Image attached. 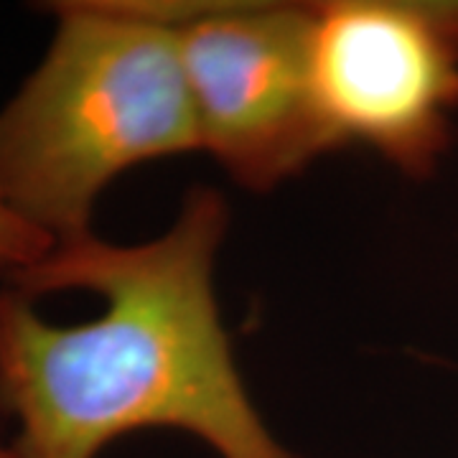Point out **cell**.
Instances as JSON below:
<instances>
[{
  "label": "cell",
  "mask_w": 458,
  "mask_h": 458,
  "mask_svg": "<svg viewBox=\"0 0 458 458\" xmlns=\"http://www.w3.org/2000/svg\"><path fill=\"white\" fill-rule=\"evenodd\" d=\"M44 62L0 113V199L56 245L89 232L110 181L201 148L161 3H59Z\"/></svg>",
  "instance_id": "7a4b0ae2"
},
{
  "label": "cell",
  "mask_w": 458,
  "mask_h": 458,
  "mask_svg": "<svg viewBox=\"0 0 458 458\" xmlns=\"http://www.w3.org/2000/svg\"><path fill=\"white\" fill-rule=\"evenodd\" d=\"M311 69L336 148L369 146L412 179L436 174L458 113V0L311 5Z\"/></svg>",
  "instance_id": "277c9868"
},
{
  "label": "cell",
  "mask_w": 458,
  "mask_h": 458,
  "mask_svg": "<svg viewBox=\"0 0 458 458\" xmlns=\"http://www.w3.org/2000/svg\"><path fill=\"white\" fill-rule=\"evenodd\" d=\"M56 242L0 199V276L13 278L41 262Z\"/></svg>",
  "instance_id": "5b68a950"
},
{
  "label": "cell",
  "mask_w": 458,
  "mask_h": 458,
  "mask_svg": "<svg viewBox=\"0 0 458 458\" xmlns=\"http://www.w3.org/2000/svg\"><path fill=\"white\" fill-rule=\"evenodd\" d=\"M0 458H18L16 451H13V445H11V448H3V445H0Z\"/></svg>",
  "instance_id": "8992f818"
},
{
  "label": "cell",
  "mask_w": 458,
  "mask_h": 458,
  "mask_svg": "<svg viewBox=\"0 0 458 458\" xmlns=\"http://www.w3.org/2000/svg\"><path fill=\"white\" fill-rule=\"evenodd\" d=\"M227 204L194 189L146 245L62 242L0 291V412L18 458H95L138 428H179L222 458H295L265 428L214 298Z\"/></svg>",
  "instance_id": "6da1fadb"
},
{
  "label": "cell",
  "mask_w": 458,
  "mask_h": 458,
  "mask_svg": "<svg viewBox=\"0 0 458 458\" xmlns=\"http://www.w3.org/2000/svg\"><path fill=\"white\" fill-rule=\"evenodd\" d=\"M179 41L201 148L267 191L336 150L311 69V5L161 3Z\"/></svg>",
  "instance_id": "3957f363"
}]
</instances>
